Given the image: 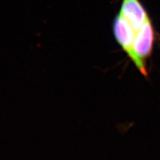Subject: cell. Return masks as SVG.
<instances>
[{
    "mask_svg": "<svg viewBox=\"0 0 160 160\" xmlns=\"http://www.w3.org/2000/svg\"><path fill=\"white\" fill-rule=\"evenodd\" d=\"M113 32L117 42L130 58L136 33L133 26L126 18L119 13L113 20Z\"/></svg>",
    "mask_w": 160,
    "mask_h": 160,
    "instance_id": "cell-2",
    "label": "cell"
},
{
    "mask_svg": "<svg viewBox=\"0 0 160 160\" xmlns=\"http://www.w3.org/2000/svg\"><path fill=\"white\" fill-rule=\"evenodd\" d=\"M155 40L154 28L148 16L136 33L130 59L143 76L148 77L146 59L152 53Z\"/></svg>",
    "mask_w": 160,
    "mask_h": 160,
    "instance_id": "cell-1",
    "label": "cell"
},
{
    "mask_svg": "<svg viewBox=\"0 0 160 160\" xmlns=\"http://www.w3.org/2000/svg\"><path fill=\"white\" fill-rule=\"evenodd\" d=\"M119 14L131 23L136 32L148 17L139 0H122Z\"/></svg>",
    "mask_w": 160,
    "mask_h": 160,
    "instance_id": "cell-3",
    "label": "cell"
}]
</instances>
